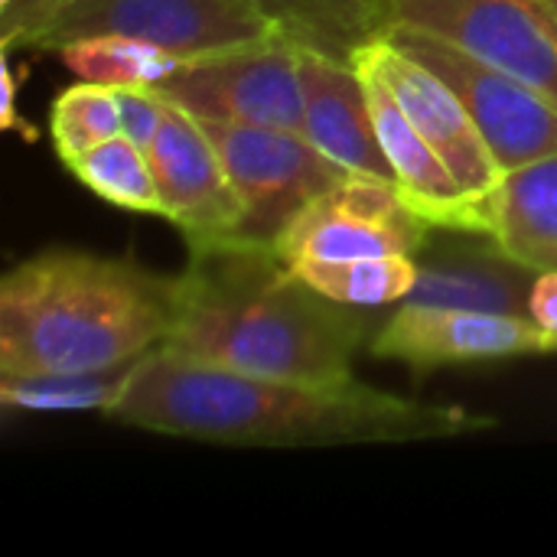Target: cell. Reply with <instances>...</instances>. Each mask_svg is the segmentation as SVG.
<instances>
[{
    "mask_svg": "<svg viewBox=\"0 0 557 557\" xmlns=\"http://www.w3.org/2000/svg\"><path fill=\"white\" fill-rule=\"evenodd\" d=\"M137 431L225 447H352L450 441L496 428L460 405L411 401L356 379H255L153 349L104 411Z\"/></svg>",
    "mask_w": 557,
    "mask_h": 557,
    "instance_id": "1",
    "label": "cell"
},
{
    "mask_svg": "<svg viewBox=\"0 0 557 557\" xmlns=\"http://www.w3.org/2000/svg\"><path fill=\"white\" fill-rule=\"evenodd\" d=\"M366 339V317L317 294L271 245L225 238L189 248L160 349L255 379L343 382Z\"/></svg>",
    "mask_w": 557,
    "mask_h": 557,
    "instance_id": "2",
    "label": "cell"
},
{
    "mask_svg": "<svg viewBox=\"0 0 557 557\" xmlns=\"http://www.w3.org/2000/svg\"><path fill=\"white\" fill-rule=\"evenodd\" d=\"M176 277L127 258L52 248L0 281V375H91L160 349Z\"/></svg>",
    "mask_w": 557,
    "mask_h": 557,
    "instance_id": "3",
    "label": "cell"
},
{
    "mask_svg": "<svg viewBox=\"0 0 557 557\" xmlns=\"http://www.w3.org/2000/svg\"><path fill=\"white\" fill-rule=\"evenodd\" d=\"M131 36L183 62L281 36L248 0H72L29 49H62L82 36Z\"/></svg>",
    "mask_w": 557,
    "mask_h": 557,
    "instance_id": "4",
    "label": "cell"
},
{
    "mask_svg": "<svg viewBox=\"0 0 557 557\" xmlns=\"http://www.w3.org/2000/svg\"><path fill=\"white\" fill-rule=\"evenodd\" d=\"M199 124L215 144L225 176L238 196L242 225L235 238L242 242L274 248L294 215L349 173L297 131L202 117Z\"/></svg>",
    "mask_w": 557,
    "mask_h": 557,
    "instance_id": "5",
    "label": "cell"
},
{
    "mask_svg": "<svg viewBox=\"0 0 557 557\" xmlns=\"http://www.w3.org/2000/svg\"><path fill=\"white\" fill-rule=\"evenodd\" d=\"M375 36L434 69L460 95L503 173L557 153V104L529 82L414 26H388Z\"/></svg>",
    "mask_w": 557,
    "mask_h": 557,
    "instance_id": "6",
    "label": "cell"
},
{
    "mask_svg": "<svg viewBox=\"0 0 557 557\" xmlns=\"http://www.w3.org/2000/svg\"><path fill=\"white\" fill-rule=\"evenodd\" d=\"M437 228L421 219L392 180L343 173L313 196L274 242L287 268L304 261H349L421 255Z\"/></svg>",
    "mask_w": 557,
    "mask_h": 557,
    "instance_id": "7",
    "label": "cell"
},
{
    "mask_svg": "<svg viewBox=\"0 0 557 557\" xmlns=\"http://www.w3.org/2000/svg\"><path fill=\"white\" fill-rule=\"evenodd\" d=\"M372 29L414 26L529 82L557 104V26L542 0H369Z\"/></svg>",
    "mask_w": 557,
    "mask_h": 557,
    "instance_id": "8",
    "label": "cell"
},
{
    "mask_svg": "<svg viewBox=\"0 0 557 557\" xmlns=\"http://www.w3.org/2000/svg\"><path fill=\"white\" fill-rule=\"evenodd\" d=\"M153 91L202 121H238L304 134L297 46L284 36L189 59Z\"/></svg>",
    "mask_w": 557,
    "mask_h": 557,
    "instance_id": "9",
    "label": "cell"
},
{
    "mask_svg": "<svg viewBox=\"0 0 557 557\" xmlns=\"http://www.w3.org/2000/svg\"><path fill=\"white\" fill-rule=\"evenodd\" d=\"M372 356L405 362L418 372L463 362H499L519 356H552L557 336L532 317L480 313L457 307L401 304L372 336Z\"/></svg>",
    "mask_w": 557,
    "mask_h": 557,
    "instance_id": "10",
    "label": "cell"
},
{
    "mask_svg": "<svg viewBox=\"0 0 557 557\" xmlns=\"http://www.w3.org/2000/svg\"><path fill=\"white\" fill-rule=\"evenodd\" d=\"M352 65L375 72L388 85L408 121L447 163V170L457 176L470 199L483 202L496 189V183L503 180L499 160L486 147L460 95L434 69L401 52L385 36H372L352 55Z\"/></svg>",
    "mask_w": 557,
    "mask_h": 557,
    "instance_id": "11",
    "label": "cell"
},
{
    "mask_svg": "<svg viewBox=\"0 0 557 557\" xmlns=\"http://www.w3.org/2000/svg\"><path fill=\"white\" fill-rule=\"evenodd\" d=\"M144 153L157 180L163 219L183 232L189 248L238 235L242 206L199 117L166 101L160 131Z\"/></svg>",
    "mask_w": 557,
    "mask_h": 557,
    "instance_id": "12",
    "label": "cell"
},
{
    "mask_svg": "<svg viewBox=\"0 0 557 557\" xmlns=\"http://www.w3.org/2000/svg\"><path fill=\"white\" fill-rule=\"evenodd\" d=\"M356 72L366 82L379 144H382V150L395 170V183H398L401 196L411 202V209L441 232L486 238L483 202H476L463 193V186L447 170V163L434 153V147L408 121V114L401 111V104L395 101L388 85L369 69L356 65Z\"/></svg>",
    "mask_w": 557,
    "mask_h": 557,
    "instance_id": "13",
    "label": "cell"
},
{
    "mask_svg": "<svg viewBox=\"0 0 557 557\" xmlns=\"http://www.w3.org/2000/svg\"><path fill=\"white\" fill-rule=\"evenodd\" d=\"M297 69L304 91V137L343 170L395 183V170L379 144L366 82L356 65L313 49H297Z\"/></svg>",
    "mask_w": 557,
    "mask_h": 557,
    "instance_id": "14",
    "label": "cell"
},
{
    "mask_svg": "<svg viewBox=\"0 0 557 557\" xmlns=\"http://www.w3.org/2000/svg\"><path fill=\"white\" fill-rule=\"evenodd\" d=\"M539 271L493 245H447L434 242L418 255V284L408 304L457 307L480 313L532 317V284Z\"/></svg>",
    "mask_w": 557,
    "mask_h": 557,
    "instance_id": "15",
    "label": "cell"
},
{
    "mask_svg": "<svg viewBox=\"0 0 557 557\" xmlns=\"http://www.w3.org/2000/svg\"><path fill=\"white\" fill-rule=\"evenodd\" d=\"M486 238L535 271L557 268V153L503 173L483 199Z\"/></svg>",
    "mask_w": 557,
    "mask_h": 557,
    "instance_id": "16",
    "label": "cell"
},
{
    "mask_svg": "<svg viewBox=\"0 0 557 557\" xmlns=\"http://www.w3.org/2000/svg\"><path fill=\"white\" fill-rule=\"evenodd\" d=\"M297 49H313L352 65V55L375 36L369 0H248Z\"/></svg>",
    "mask_w": 557,
    "mask_h": 557,
    "instance_id": "17",
    "label": "cell"
},
{
    "mask_svg": "<svg viewBox=\"0 0 557 557\" xmlns=\"http://www.w3.org/2000/svg\"><path fill=\"white\" fill-rule=\"evenodd\" d=\"M317 294L346 307H382L408 300L418 284L414 255H379L349 261H304L290 268Z\"/></svg>",
    "mask_w": 557,
    "mask_h": 557,
    "instance_id": "18",
    "label": "cell"
},
{
    "mask_svg": "<svg viewBox=\"0 0 557 557\" xmlns=\"http://www.w3.org/2000/svg\"><path fill=\"white\" fill-rule=\"evenodd\" d=\"M65 69L72 75H78L82 82H98V85H111V88H153L163 78H170L183 59L131 39V36H82L75 42H65L59 49Z\"/></svg>",
    "mask_w": 557,
    "mask_h": 557,
    "instance_id": "19",
    "label": "cell"
},
{
    "mask_svg": "<svg viewBox=\"0 0 557 557\" xmlns=\"http://www.w3.org/2000/svg\"><path fill=\"white\" fill-rule=\"evenodd\" d=\"M65 170L85 189H91L98 199H104L111 206H121L131 212H147V215H163V202H160L147 153L124 134L69 160Z\"/></svg>",
    "mask_w": 557,
    "mask_h": 557,
    "instance_id": "20",
    "label": "cell"
},
{
    "mask_svg": "<svg viewBox=\"0 0 557 557\" xmlns=\"http://www.w3.org/2000/svg\"><path fill=\"white\" fill-rule=\"evenodd\" d=\"M127 369L91 375H0V405L20 411H108Z\"/></svg>",
    "mask_w": 557,
    "mask_h": 557,
    "instance_id": "21",
    "label": "cell"
},
{
    "mask_svg": "<svg viewBox=\"0 0 557 557\" xmlns=\"http://www.w3.org/2000/svg\"><path fill=\"white\" fill-rule=\"evenodd\" d=\"M49 131L62 163L121 134V108L111 85L75 82L49 108Z\"/></svg>",
    "mask_w": 557,
    "mask_h": 557,
    "instance_id": "22",
    "label": "cell"
},
{
    "mask_svg": "<svg viewBox=\"0 0 557 557\" xmlns=\"http://www.w3.org/2000/svg\"><path fill=\"white\" fill-rule=\"evenodd\" d=\"M72 0H3L0 3V42L3 46H33L39 29Z\"/></svg>",
    "mask_w": 557,
    "mask_h": 557,
    "instance_id": "23",
    "label": "cell"
},
{
    "mask_svg": "<svg viewBox=\"0 0 557 557\" xmlns=\"http://www.w3.org/2000/svg\"><path fill=\"white\" fill-rule=\"evenodd\" d=\"M114 95H117V108H121V134L147 150L153 134L160 131L166 101L153 88H131V85L114 88Z\"/></svg>",
    "mask_w": 557,
    "mask_h": 557,
    "instance_id": "24",
    "label": "cell"
},
{
    "mask_svg": "<svg viewBox=\"0 0 557 557\" xmlns=\"http://www.w3.org/2000/svg\"><path fill=\"white\" fill-rule=\"evenodd\" d=\"M0 69H3V78H0V95H3V104H0V127L20 131L26 140H36L39 131H36L33 124L20 121V114H16V72H13V62H10V46H3Z\"/></svg>",
    "mask_w": 557,
    "mask_h": 557,
    "instance_id": "25",
    "label": "cell"
},
{
    "mask_svg": "<svg viewBox=\"0 0 557 557\" xmlns=\"http://www.w3.org/2000/svg\"><path fill=\"white\" fill-rule=\"evenodd\" d=\"M529 310H532V320L555 333L557 336V268L548 271H539L535 284H532V300H529Z\"/></svg>",
    "mask_w": 557,
    "mask_h": 557,
    "instance_id": "26",
    "label": "cell"
},
{
    "mask_svg": "<svg viewBox=\"0 0 557 557\" xmlns=\"http://www.w3.org/2000/svg\"><path fill=\"white\" fill-rule=\"evenodd\" d=\"M542 7L548 10V16H552V23L557 26V0H542Z\"/></svg>",
    "mask_w": 557,
    "mask_h": 557,
    "instance_id": "27",
    "label": "cell"
}]
</instances>
